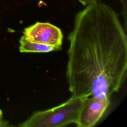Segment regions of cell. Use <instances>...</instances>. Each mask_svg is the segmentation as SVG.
Returning a JSON list of instances; mask_svg holds the SVG:
<instances>
[{
  "label": "cell",
  "mask_w": 127,
  "mask_h": 127,
  "mask_svg": "<svg viewBox=\"0 0 127 127\" xmlns=\"http://www.w3.org/2000/svg\"><path fill=\"white\" fill-rule=\"evenodd\" d=\"M23 34L31 42L62 48L63 32L60 28L49 22L38 21L25 28Z\"/></svg>",
  "instance_id": "cell-4"
},
{
  "label": "cell",
  "mask_w": 127,
  "mask_h": 127,
  "mask_svg": "<svg viewBox=\"0 0 127 127\" xmlns=\"http://www.w3.org/2000/svg\"><path fill=\"white\" fill-rule=\"evenodd\" d=\"M66 77L71 97L111 95L127 70V37L118 13L101 1L86 5L67 36Z\"/></svg>",
  "instance_id": "cell-1"
},
{
  "label": "cell",
  "mask_w": 127,
  "mask_h": 127,
  "mask_svg": "<svg viewBox=\"0 0 127 127\" xmlns=\"http://www.w3.org/2000/svg\"><path fill=\"white\" fill-rule=\"evenodd\" d=\"M111 97L106 96L85 98L79 110L75 124L78 127H92L102 118L111 104Z\"/></svg>",
  "instance_id": "cell-3"
},
{
  "label": "cell",
  "mask_w": 127,
  "mask_h": 127,
  "mask_svg": "<svg viewBox=\"0 0 127 127\" xmlns=\"http://www.w3.org/2000/svg\"><path fill=\"white\" fill-rule=\"evenodd\" d=\"M85 98L71 97L52 108L33 112L20 127H62L75 123Z\"/></svg>",
  "instance_id": "cell-2"
},
{
  "label": "cell",
  "mask_w": 127,
  "mask_h": 127,
  "mask_svg": "<svg viewBox=\"0 0 127 127\" xmlns=\"http://www.w3.org/2000/svg\"><path fill=\"white\" fill-rule=\"evenodd\" d=\"M19 51L21 53H49L61 50L58 46L39 44L31 42L22 36L19 39Z\"/></svg>",
  "instance_id": "cell-5"
},
{
  "label": "cell",
  "mask_w": 127,
  "mask_h": 127,
  "mask_svg": "<svg viewBox=\"0 0 127 127\" xmlns=\"http://www.w3.org/2000/svg\"><path fill=\"white\" fill-rule=\"evenodd\" d=\"M103 0H78V1L83 6H86L88 4L101 1Z\"/></svg>",
  "instance_id": "cell-7"
},
{
  "label": "cell",
  "mask_w": 127,
  "mask_h": 127,
  "mask_svg": "<svg viewBox=\"0 0 127 127\" xmlns=\"http://www.w3.org/2000/svg\"><path fill=\"white\" fill-rule=\"evenodd\" d=\"M122 5V14L124 18L125 27L127 23V0H120Z\"/></svg>",
  "instance_id": "cell-6"
},
{
  "label": "cell",
  "mask_w": 127,
  "mask_h": 127,
  "mask_svg": "<svg viewBox=\"0 0 127 127\" xmlns=\"http://www.w3.org/2000/svg\"><path fill=\"white\" fill-rule=\"evenodd\" d=\"M9 126V123L7 121L3 120L2 111L0 109V127Z\"/></svg>",
  "instance_id": "cell-8"
}]
</instances>
